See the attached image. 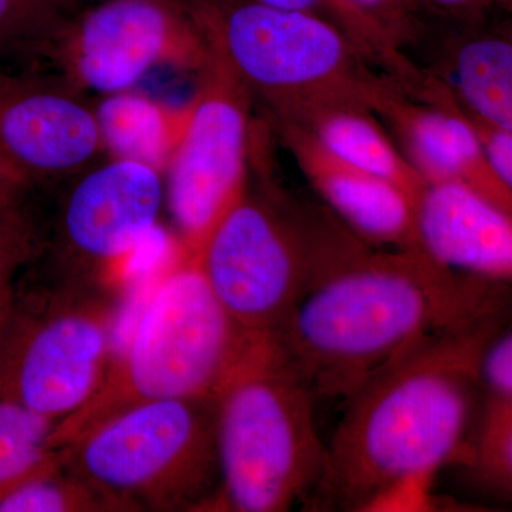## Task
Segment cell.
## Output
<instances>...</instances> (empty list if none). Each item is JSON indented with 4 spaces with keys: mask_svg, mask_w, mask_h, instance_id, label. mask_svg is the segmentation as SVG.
<instances>
[{
    "mask_svg": "<svg viewBox=\"0 0 512 512\" xmlns=\"http://www.w3.org/2000/svg\"><path fill=\"white\" fill-rule=\"evenodd\" d=\"M500 312L436 333L367 380L330 441L325 473L305 507L362 511L390 484L471 461L467 443L478 365Z\"/></svg>",
    "mask_w": 512,
    "mask_h": 512,
    "instance_id": "cell-1",
    "label": "cell"
},
{
    "mask_svg": "<svg viewBox=\"0 0 512 512\" xmlns=\"http://www.w3.org/2000/svg\"><path fill=\"white\" fill-rule=\"evenodd\" d=\"M500 285L460 281L423 252L366 248L313 286L274 338L315 397L348 399L424 340L501 309Z\"/></svg>",
    "mask_w": 512,
    "mask_h": 512,
    "instance_id": "cell-2",
    "label": "cell"
},
{
    "mask_svg": "<svg viewBox=\"0 0 512 512\" xmlns=\"http://www.w3.org/2000/svg\"><path fill=\"white\" fill-rule=\"evenodd\" d=\"M262 336L229 316L184 247L148 292L96 392L57 424L50 446L59 450L141 404L217 397Z\"/></svg>",
    "mask_w": 512,
    "mask_h": 512,
    "instance_id": "cell-3",
    "label": "cell"
},
{
    "mask_svg": "<svg viewBox=\"0 0 512 512\" xmlns=\"http://www.w3.org/2000/svg\"><path fill=\"white\" fill-rule=\"evenodd\" d=\"M315 399L274 336L259 339L217 394L220 483L200 511L306 505L328 456L313 419Z\"/></svg>",
    "mask_w": 512,
    "mask_h": 512,
    "instance_id": "cell-4",
    "label": "cell"
},
{
    "mask_svg": "<svg viewBox=\"0 0 512 512\" xmlns=\"http://www.w3.org/2000/svg\"><path fill=\"white\" fill-rule=\"evenodd\" d=\"M184 8L269 120L305 124L333 109L372 113L390 79L372 72L345 33L308 13L256 0H185Z\"/></svg>",
    "mask_w": 512,
    "mask_h": 512,
    "instance_id": "cell-5",
    "label": "cell"
},
{
    "mask_svg": "<svg viewBox=\"0 0 512 512\" xmlns=\"http://www.w3.org/2000/svg\"><path fill=\"white\" fill-rule=\"evenodd\" d=\"M366 248L348 229L292 210L248 180L195 256L229 316L249 333L274 336L313 286Z\"/></svg>",
    "mask_w": 512,
    "mask_h": 512,
    "instance_id": "cell-6",
    "label": "cell"
},
{
    "mask_svg": "<svg viewBox=\"0 0 512 512\" xmlns=\"http://www.w3.org/2000/svg\"><path fill=\"white\" fill-rule=\"evenodd\" d=\"M64 466L134 511H200L217 490V397L128 409L60 447Z\"/></svg>",
    "mask_w": 512,
    "mask_h": 512,
    "instance_id": "cell-7",
    "label": "cell"
},
{
    "mask_svg": "<svg viewBox=\"0 0 512 512\" xmlns=\"http://www.w3.org/2000/svg\"><path fill=\"white\" fill-rule=\"evenodd\" d=\"M110 288L62 276L19 291L0 343V397L57 424L82 409L117 346L121 302Z\"/></svg>",
    "mask_w": 512,
    "mask_h": 512,
    "instance_id": "cell-8",
    "label": "cell"
},
{
    "mask_svg": "<svg viewBox=\"0 0 512 512\" xmlns=\"http://www.w3.org/2000/svg\"><path fill=\"white\" fill-rule=\"evenodd\" d=\"M210 46L200 70V87L191 100V116L164 173L165 202L192 254L248 181V90L220 49Z\"/></svg>",
    "mask_w": 512,
    "mask_h": 512,
    "instance_id": "cell-9",
    "label": "cell"
},
{
    "mask_svg": "<svg viewBox=\"0 0 512 512\" xmlns=\"http://www.w3.org/2000/svg\"><path fill=\"white\" fill-rule=\"evenodd\" d=\"M208 53L201 30L167 0H100L80 10L47 62L84 93L107 96L161 64L200 72Z\"/></svg>",
    "mask_w": 512,
    "mask_h": 512,
    "instance_id": "cell-10",
    "label": "cell"
},
{
    "mask_svg": "<svg viewBox=\"0 0 512 512\" xmlns=\"http://www.w3.org/2000/svg\"><path fill=\"white\" fill-rule=\"evenodd\" d=\"M62 74L0 66V191L82 174L101 151L96 110Z\"/></svg>",
    "mask_w": 512,
    "mask_h": 512,
    "instance_id": "cell-11",
    "label": "cell"
},
{
    "mask_svg": "<svg viewBox=\"0 0 512 512\" xmlns=\"http://www.w3.org/2000/svg\"><path fill=\"white\" fill-rule=\"evenodd\" d=\"M164 202V175L146 164L109 158L84 170L56 222L60 275L111 285L153 239Z\"/></svg>",
    "mask_w": 512,
    "mask_h": 512,
    "instance_id": "cell-12",
    "label": "cell"
},
{
    "mask_svg": "<svg viewBox=\"0 0 512 512\" xmlns=\"http://www.w3.org/2000/svg\"><path fill=\"white\" fill-rule=\"evenodd\" d=\"M372 113L392 128L403 156L427 184L468 185L512 211V188L491 170L448 84L424 74L407 94L390 79L373 101Z\"/></svg>",
    "mask_w": 512,
    "mask_h": 512,
    "instance_id": "cell-13",
    "label": "cell"
},
{
    "mask_svg": "<svg viewBox=\"0 0 512 512\" xmlns=\"http://www.w3.org/2000/svg\"><path fill=\"white\" fill-rule=\"evenodd\" d=\"M284 146L330 208L365 242L421 252L413 202L399 188L342 160L309 128L271 120Z\"/></svg>",
    "mask_w": 512,
    "mask_h": 512,
    "instance_id": "cell-14",
    "label": "cell"
},
{
    "mask_svg": "<svg viewBox=\"0 0 512 512\" xmlns=\"http://www.w3.org/2000/svg\"><path fill=\"white\" fill-rule=\"evenodd\" d=\"M421 252L450 271L511 281V212L468 185L427 184L414 208Z\"/></svg>",
    "mask_w": 512,
    "mask_h": 512,
    "instance_id": "cell-15",
    "label": "cell"
},
{
    "mask_svg": "<svg viewBox=\"0 0 512 512\" xmlns=\"http://www.w3.org/2000/svg\"><path fill=\"white\" fill-rule=\"evenodd\" d=\"M94 110L103 154L146 164L164 175L190 120L191 101L167 106L126 90L107 94Z\"/></svg>",
    "mask_w": 512,
    "mask_h": 512,
    "instance_id": "cell-16",
    "label": "cell"
},
{
    "mask_svg": "<svg viewBox=\"0 0 512 512\" xmlns=\"http://www.w3.org/2000/svg\"><path fill=\"white\" fill-rule=\"evenodd\" d=\"M301 126L309 128L323 146L342 160L399 188L416 208L427 183L394 146L370 111H322Z\"/></svg>",
    "mask_w": 512,
    "mask_h": 512,
    "instance_id": "cell-17",
    "label": "cell"
},
{
    "mask_svg": "<svg viewBox=\"0 0 512 512\" xmlns=\"http://www.w3.org/2000/svg\"><path fill=\"white\" fill-rule=\"evenodd\" d=\"M451 92L468 113L512 130V43L505 33H480L457 43Z\"/></svg>",
    "mask_w": 512,
    "mask_h": 512,
    "instance_id": "cell-18",
    "label": "cell"
},
{
    "mask_svg": "<svg viewBox=\"0 0 512 512\" xmlns=\"http://www.w3.org/2000/svg\"><path fill=\"white\" fill-rule=\"evenodd\" d=\"M83 8L80 0H0V60L47 62Z\"/></svg>",
    "mask_w": 512,
    "mask_h": 512,
    "instance_id": "cell-19",
    "label": "cell"
},
{
    "mask_svg": "<svg viewBox=\"0 0 512 512\" xmlns=\"http://www.w3.org/2000/svg\"><path fill=\"white\" fill-rule=\"evenodd\" d=\"M0 512H134V508L69 470L59 458L3 494Z\"/></svg>",
    "mask_w": 512,
    "mask_h": 512,
    "instance_id": "cell-20",
    "label": "cell"
},
{
    "mask_svg": "<svg viewBox=\"0 0 512 512\" xmlns=\"http://www.w3.org/2000/svg\"><path fill=\"white\" fill-rule=\"evenodd\" d=\"M56 421L0 397V497L60 458L50 446Z\"/></svg>",
    "mask_w": 512,
    "mask_h": 512,
    "instance_id": "cell-21",
    "label": "cell"
},
{
    "mask_svg": "<svg viewBox=\"0 0 512 512\" xmlns=\"http://www.w3.org/2000/svg\"><path fill=\"white\" fill-rule=\"evenodd\" d=\"M272 8L295 10L325 20L352 40L372 63L387 69L393 79L406 82L417 73L404 59L392 37L367 18L352 0H256Z\"/></svg>",
    "mask_w": 512,
    "mask_h": 512,
    "instance_id": "cell-22",
    "label": "cell"
},
{
    "mask_svg": "<svg viewBox=\"0 0 512 512\" xmlns=\"http://www.w3.org/2000/svg\"><path fill=\"white\" fill-rule=\"evenodd\" d=\"M42 241L22 195L0 192V343L18 298V276L39 255Z\"/></svg>",
    "mask_w": 512,
    "mask_h": 512,
    "instance_id": "cell-23",
    "label": "cell"
},
{
    "mask_svg": "<svg viewBox=\"0 0 512 512\" xmlns=\"http://www.w3.org/2000/svg\"><path fill=\"white\" fill-rule=\"evenodd\" d=\"M470 463L485 484L511 494L512 399L487 397Z\"/></svg>",
    "mask_w": 512,
    "mask_h": 512,
    "instance_id": "cell-24",
    "label": "cell"
},
{
    "mask_svg": "<svg viewBox=\"0 0 512 512\" xmlns=\"http://www.w3.org/2000/svg\"><path fill=\"white\" fill-rule=\"evenodd\" d=\"M363 13L384 30L397 46L413 42L423 30V0H352Z\"/></svg>",
    "mask_w": 512,
    "mask_h": 512,
    "instance_id": "cell-25",
    "label": "cell"
},
{
    "mask_svg": "<svg viewBox=\"0 0 512 512\" xmlns=\"http://www.w3.org/2000/svg\"><path fill=\"white\" fill-rule=\"evenodd\" d=\"M436 476H412L390 484L376 494L362 511L366 512H419L434 507L431 493Z\"/></svg>",
    "mask_w": 512,
    "mask_h": 512,
    "instance_id": "cell-26",
    "label": "cell"
},
{
    "mask_svg": "<svg viewBox=\"0 0 512 512\" xmlns=\"http://www.w3.org/2000/svg\"><path fill=\"white\" fill-rule=\"evenodd\" d=\"M478 377L488 396L512 399V335L498 330L481 353Z\"/></svg>",
    "mask_w": 512,
    "mask_h": 512,
    "instance_id": "cell-27",
    "label": "cell"
},
{
    "mask_svg": "<svg viewBox=\"0 0 512 512\" xmlns=\"http://www.w3.org/2000/svg\"><path fill=\"white\" fill-rule=\"evenodd\" d=\"M458 107L476 133L491 170L505 185L512 188V130L478 119L464 110L460 103Z\"/></svg>",
    "mask_w": 512,
    "mask_h": 512,
    "instance_id": "cell-28",
    "label": "cell"
},
{
    "mask_svg": "<svg viewBox=\"0 0 512 512\" xmlns=\"http://www.w3.org/2000/svg\"><path fill=\"white\" fill-rule=\"evenodd\" d=\"M427 9L458 18L476 19L488 10L511 9L512 0H423Z\"/></svg>",
    "mask_w": 512,
    "mask_h": 512,
    "instance_id": "cell-29",
    "label": "cell"
},
{
    "mask_svg": "<svg viewBox=\"0 0 512 512\" xmlns=\"http://www.w3.org/2000/svg\"><path fill=\"white\" fill-rule=\"evenodd\" d=\"M80 2H83V3L84 2H94V3H96V2H100V0H80ZM167 2H170L171 5H174L173 0H167ZM175 8H177V6H175Z\"/></svg>",
    "mask_w": 512,
    "mask_h": 512,
    "instance_id": "cell-30",
    "label": "cell"
}]
</instances>
